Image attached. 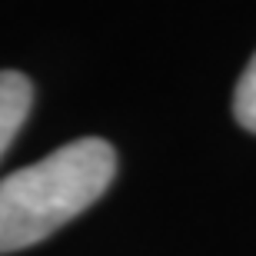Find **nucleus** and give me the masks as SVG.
<instances>
[{
	"label": "nucleus",
	"mask_w": 256,
	"mask_h": 256,
	"mask_svg": "<svg viewBox=\"0 0 256 256\" xmlns=\"http://www.w3.org/2000/svg\"><path fill=\"white\" fill-rule=\"evenodd\" d=\"M116 173V153L100 136L54 150L34 166L0 180V253H17L104 196Z\"/></svg>",
	"instance_id": "obj_1"
},
{
	"label": "nucleus",
	"mask_w": 256,
	"mask_h": 256,
	"mask_svg": "<svg viewBox=\"0 0 256 256\" xmlns=\"http://www.w3.org/2000/svg\"><path fill=\"white\" fill-rule=\"evenodd\" d=\"M233 114H236L240 126H246L250 133H256V54L246 64L243 76L236 84V94H233Z\"/></svg>",
	"instance_id": "obj_3"
},
{
	"label": "nucleus",
	"mask_w": 256,
	"mask_h": 256,
	"mask_svg": "<svg viewBox=\"0 0 256 256\" xmlns=\"http://www.w3.org/2000/svg\"><path fill=\"white\" fill-rule=\"evenodd\" d=\"M34 104V84L17 70H0V156L24 126Z\"/></svg>",
	"instance_id": "obj_2"
}]
</instances>
